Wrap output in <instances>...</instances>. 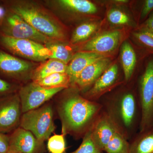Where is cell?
Listing matches in <instances>:
<instances>
[{"label": "cell", "instance_id": "30", "mask_svg": "<svg viewBox=\"0 0 153 153\" xmlns=\"http://www.w3.org/2000/svg\"><path fill=\"white\" fill-rule=\"evenodd\" d=\"M153 11V0L144 1L140 16V20L143 22L142 24L147 19Z\"/></svg>", "mask_w": 153, "mask_h": 153}, {"label": "cell", "instance_id": "5", "mask_svg": "<svg viewBox=\"0 0 153 153\" xmlns=\"http://www.w3.org/2000/svg\"><path fill=\"white\" fill-rule=\"evenodd\" d=\"M141 119L139 132L153 127V55L146 62L138 82Z\"/></svg>", "mask_w": 153, "mask_h": 153}, {"label": "cell", "instance_id": "11", "mask_svg": "<svg viewBox=\"0 0 153 153\" xmlns=\"http://www.w3.org/2000/svg\"><path fill=\"white\" fill-rule=\"evenodd\" d=\"M44 143L31 132L19 127L9 136L8 153H44Z\"/></svg>", "mask_w": 153, "mask_h": 153}, {"label": "cell", "instance_id": "22", "mask_svg": "<svg viewBox=\"0 0 153 153\" xmlns=\"http://www.w3.org/2000/svg\"><path fill=\"white\" fill-rule=\"evenodd\" d=\"M34 82L46 88L67 89L71 87L70 78L66 72L54 73Z\"/></svg>", "mask_w": 153, "mask_h": 153}, {"label": "cell", "instance_id": "20", "mask_svg": "<svg viewBox=\"0 0 153 153\" xmlns=\"http://www.w3.org/2000/svg\"><path fill=\"white\" fill-rule=\"evenodd\" d=\"M130 141L129 153H153V127L138 132Z\"/></svg>", "mask_w": 153, "mask_h": 153}, {"label": "cell", "instance_id": "7", "mask_svg": "<svg viewBox=\"0 0 153 153\" xmlns=\"http://www.w3.org/2000/svg\"><path fill=\"white\" fill-rule=\"evenodd\" d=\"M0 49L16 57L36 62L49 59L50 52L45 45L30 40L17 39L0 33Z\"/></svg>", "mask_w": 153, "mask_h": 153}, {"label": "cell", "instance_id": "29", "mask_svg": "<svg viewBox=\"0 0 153 153\" xmlns=\"http://www.w3.org/2000/svg\"><path fill=\"white\" fill-rule=\"evenodd\" d=\"M19 88L13 82L0 77V97H2L16 93Z\"/></svg>", "mask_w": 153, "mask_h": 153}, {"label": "cell", "instance_id": "27", "mask_svg": "<svg viewBox=\"0 0 153 153\" xmlns=\"http://www.w3.org/2000/svg\"><path fill=\"white\" fill-rule=\"evenodd\" d=\"M70 153H102V152L99 149L94 143L88 132L82 138V142L79 148Z\"/></svg>", "mask_w": 153, "mask_h": 153}, {"label": "cell", "instance_id": "18", "mask_svg": "<svg viewBox=\"0 0 153 153\" xmlns=\"http://www.w3.org/2000/svg\"><path fill=\"white\" fill-rule=\"evenodd\" d=\"M120 59L123 68L125 80L128 82L131 79L137 66V58L136 52L131 44L124 42L121 47Z\"/></svg>", "mask_w": 153, "mask_h": 153}, {"label": "cell", "instance_id": "2", "mask_svg": "<svg viewBox=\"0 0 153 153\" xmlns=\"http://www.w3.org/2000/svg\"><path fill=\"white\" fill-rule=\"evenodd\" d=\"M6 10L17 14L38 32L55 41L65 42L66 30L57 17L43 6L31 1H3Z\"/></svg>", "mask_w": 153, "mask_h": 153}, {"label": "cell", "instance_id": "19", "mask_svg": "<svg viewBox=\"0 0 153 153\" xmlns=\"http://www.w3.org/2000/svg\"><path fill=\"white\" fill-rule=\"evenodd\" d=\"M54 2L63 10L74 13L88 15L95 13L97 11L95 5L87 0H58Z\"/></svg>", "mask_w": 153, "mask_h": 153}, {"label": "cell", "instance_id": "28", "mask_svg": "<svg viewBox=\"0 0 153 153\" xmlns=\"http://www.w3.org/2000/svg\"><path fill=\"white\" fill-rule=\"evenodd\" d=\"M107 18L109 22L115 25H126L131 23L129 17L123 11L112 9L108 12Z\"/></svg>", "mask_w": 153, "mask_h": 153}, {"label": "cell", "instance_id": "3", "mask_svg": "<svg viewBox=\"0 0 153 153\" xmlns=\"http://www.w3.org/2000/svg\"><path fill=\"white\" fill-rule=\"evenodd\" d=\"M100 103L116 124L120 132L130 141L139 131L140 123L138 96L132 91H124Z\"/></svg>", "mask_w": 153, "mask_h": 153}, {"label": "cell", "instance_id": "25", "mask_svg": "<svg viewBox=\"0 0 153 153\" xmlns=\"http://www.w3.org/2000/svg\"><path fill=\"white\" fill-rule=\"evenodd\" d=\"M132 34L139 45L153 55V33L138 28Z\"/></svg>", "mask_w": 153, "mask_h": 153}, {"label": "cell", "instance_id": "10", "mask_svg": "<svg viewBox=\"0 0 153 153\" xmlns=\"http://www.w3.org/2000/svg\"><path fill=\"white\" fill-rule=\"evenodd\" d=\"M22 114L18 92L0 97V132L12 133L19 128Z\"/></svg>", "mask_w": 153, "mask_h": 153}, {"label": "cell", "instance_id": "33", "mask_svg": "<svg viewBox=\"0 0 153 153\" xmlns=\"http://www.w3.org/2000/svg\"><path fill=\"white\" fill-rule=\"evenodd\" d=\"M6 13V10L4 7L1 5H0V22L4 19Z\"/></svg>", "mask_w": 153, "mask_h": 153}, {"label": "cell", "instance_id": "31", "mask_svg": "<svg viewBox=\"0 0 153 153\" xmlns=\"http://www.w3.org/2000/svg\"><path fill=\"white\" fill-rule=\"evenodd\" d=\"M9 149V136L0 132V153H8Z\"/></svg>", "mask_w": 153, "mask_h": 153}, {"label": "cell", "instance_id": "9", "mask_svg": "<svg viewBox=\"0 0 153 153\" xmlns=\"http://www.w3.org/2000/svg\"><path fill=\"white\" fill-rule=\"evenodd\" d=\"M64 89L45 88L33 81L27 83L20 87L18 92L22 113H25L40 107Z\"/></svg>", "mask_w": 153, "mask_h": 153}, {"label": "cell", "instance_id": "26", "mask_svg": "<svg viewBox=\"0 0 153 153\" xmlns=\"http://www.w3.org/2000/svg\"><path fill=\"white\" fill-rule=\"evenodd\" d=\"M65 135L55 134L48 140L47 149L50 153H64L66 150Z\"/></svg>", "mask_w": 153, "mask_h": 153}, {"label": "cell", "instance_id": "6", "mask_svg": "<svg viewBox=\"0 0 153 153\" xmlns=\"http://www.w3.org/2000/svg\"><path fill=\"white\" fill-rule=\"evenodd\" d=\"M0 33L11 38L30 40L44 45L56 41L41 34L22 17L7 10L5 16L0 22Z\"/></svg>", "mask_w": 153, "mask_h": 153}, {"label": "cell", "instance_id": "32", "mask_svg": "<svg viewBox=\"0 0 153 153\" xmlns=\"http://www.w3.org/2000/svg\"><path fill=\"white\" fill-rule=\"evenodd\" d=\"M138 28L153 33V11L148 17L147 19L143 24L140 25Z\"/></svg>", "mask_w": 153, "mask_h": 153}, {"label": "cell", "instance_id": "15", "mask_svg": "<svg viewBox=\"0 0 153 153\" xmlns=\"http://www.w3.org/2000/svg\"><path fill=\"white\" fill-rule=\"evenodd\" d=\"M110 59L108 57L96 61L84 68L79 74L72 87L78 91L87 90L98 79L111 65Z\"/></svg>", "mask_w": 153, "mask_h": 153}, {"label": "cell", "instance_id": "14", "mask_svg": "<svg viewBox=\"0 0 153 153\" xmlns=\"http://www.w3.org/2000/svg\"><path fill=\"white\" fill-rule=\"evenodd\" d=\"M119 75L117 64L111 65L82 96L88 100L98 101L105 94L117 85Z\"/></svg>", "mask_w": 153, "mask_h": 153}, {"label": "cell", "instance_id": "21", "mask_svg": "<svg viewBox=\"0 0 153 153\" xmlns=\"http://www.w3.org/2000/svg\"><path fill=\"white\" fill-rule=\"evenodd\" d=\"M65 43L54 41L45 45L50 52L49 59L58 60L68 65L74 54L72 49Z\"/></svg>", "mask_w": 153, "mask_h": 153}, {"label": "cell", "instance_id": "17", "mask_svg": "<svg viewBox=\"0 0 153 153\" xmlns=\"http://www.w3.org/2000/svg\"><path fill=\"white\" fill-rule=\"evenodd\" d=\"M67 66V64L59 60L48 59L34 69L31 79L33 82H37L54 73L66 72Z\"/></svg>", "mask_w": 153, "mask_h": 153}, {"label": "cell", "instance_id": "1", "mask_svg": "<svg viewBox=\"0 0 153 153\" xmlns=\"http://www.w3.org/2000/svg\"><path fill=\"white\" fill-rule=\"evenodd\" d=\"M65 91L55 104L61 122V133L69 135L75 140L82 139L90 131L103 105L99 101L85 98L74 87Z\"/></svg>", "mask_w": 153, "mask_h": 153}, {"label": "cell", "instance_id": "24", "mask_svg": "<svg viewBox=\"0 0 153 153\" xmlns=\"http://www.w3.org/2000/svg\"><path fill=\"white\" fill-rule=\"evenodd\" d=\"M130 142L120 132L116 133L105 148L106 153H129Z\"/></svg>", "mask_w": 153, "mask_h": 153}, {"label": "cell", "instance_id": "8", "mask_svg": "<svg viewBox=\"0 0 153 153\" xmlns=\"http://www.w3.org/2000/svg\"><path fill=\"white\" fill-rule=\"evenodd\" d=\"M35 64L0 49V77L14 82L31 79Z\"/></svg>", "mask_w": 153, "mask_h": 153}, {"label": "cell", "instance_id": "13", "mask_svg": "<svg viewBox=\"0 0 153 153\" xmlns=\"http://www.w3.org/2000/svg\"><path fill=\"white\" fill-rule=\"evenodd\" d=\"M122 36V33L118 30L104 32L86 41L80 47L79 51L107 55L117 48Z\"/></svg>", "mask_w": 153, "mask_h": 153}, {"label": "cell", "instance_id": "16", "mask_svg": "<svg viewBox=\"0 0 153 153\" xmlns=\"http://www.w3.org/2000/svg\"><path fill=\"white\" fill-rule=\"evenodd\" d=\"M107 55L85 51H79L75 53L68 64L66 71L70 78L71 87L73 86L84 68L97 60L107 57Z\"/></svg>", "mask_w": 153, "mask_h": 153}, {"label": "cell", "instance_id": "12", "mask_svg": "<svg viewBox=\"0 0 153 153\" xmlns=\"http://www.w3.org/2000/svg\"><path fill=\"white\" fill-rule=\"evenodd\" d=\"M89 132L94 143L102 152L114 135L120 131L112 118L103 108Z\"/></svg>", "mask_w": 153, "mask_h": 153}, {"label": "cell", "instance_id": "4", "mask_svg": "<svg viewBox=\"0 0 153 153\" xmlns=\"http://www.w3.org/2000/svg\"><path fill=\"white\" fill-rule=\"evenodd\" d=\"M54 116L53 105L47 102L38 108L23 113L19 127L31 132L44 143L56 128Z\"/></svg>", "mask_w": 153, "mask_h": 153}, {"label": "cell", "instance_id": "23", "mask_svg": "<svg viewBox=\"0 0 153 153\" xmlns=\"http://www.w3.org/2000/svg\"><path fill=\"white\" fill-rule=\"evenodd\" d=\"M98 26L94 22H85L79 25L71 35L70 43L74 45L86 41L97 30Z\"/></svg>", "mask_w": 153, "mask_h": 153}]
</instances>
